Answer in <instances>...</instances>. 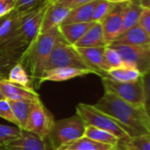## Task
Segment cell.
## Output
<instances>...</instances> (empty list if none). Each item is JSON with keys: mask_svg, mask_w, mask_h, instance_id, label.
I'll return each instance as SVG.
<instances>
[{"mask_svg": "<svg viewBox=\"0 0 150 150\" xmlns=\"http://www.w3.org/2000/svg\"><path fill=\"white\" fill-rule=\"evenodd\" d=\"M94 106L115 119L131 138L149 135L150 117L146 108L132 106L108 91H104L103 96Z\"/></svg>", "mask_w": 150, "mask_h": 150, "instance_id": "6da1fadb", "label": "cell"}, {"mask_svg": "<svg viewBox=\"0 0 150 150\" xmlns=\"http://www.w3.org/2000/svg\"><path fill=\"white\" fill-rule=\"evenodd\" d=\"M60 35L58 27L45 33H40L21 57L19 63L22 64L29 75L34 88H40L41 78L48 58Z\"/></svg>", "mask_w": 150, "mask_h": 150, "instance_id": "7a4b0ae2", "label": "cell"}, {"mask_svg": "<svg viewBox=\"0 0 150 150\" xmlns=\"http://www.w3.org/2000/svg\"><path fill=\"white\" fill-rule=\"evenodd\" d=\"M76 114L81 117L86 126L104 130L116 136L121 141L131 139L121 125L107 114L97 110L94 105L79 103L76 107Z\"/></svg>", "mask_w": 150, "mask_h": 150, "instance_id": "3957f363", "label": "cell"}, {"mask_svg": "<svg viewBox=\"0 0 150 150\" xmlns=\"http://www.w3.org/2000/svg\"><path fill=\"white\" fill-rule=\"evenodd\" d=\"M59 67H71L81 70H86L91 73L96 74L95 71L92 70L82 59L76 48L69 44L65 40L59 36L57 39L45 66V70H51ZM44 72V71H43Z\"/></svg>", "mask_w": 150, "mask_h": 150, "instance_id": "277c9868", "label": "cell"}, {"mask_svg": "<svg viewBox=\"0 0 150 150\" xmlns=\"http://www.w3.org/2000/svg\"><path fill=\"white\" fill-rule=\"evenodd\" d=\"M86 125L79 115L55 121L48 136L52 150L57 149L62 145L78 139L85 136Z\"/></svg>", "mask_w": 150, "mask_h": 150, "instance_id": "5b68a950", "label": "cell"}, {"mask_svg": "<svg viewBox=\"0 0 150 150\" xmlns=\"http://www.w3.org/2000/svg\"><path fill=\"white\" fill-rule=\"evenodd\" d=\"M102 82L104 91L110 92L138 108H145L146 97L143 77L134 82H117L108 78H103Z\"/></svg>", "mask_w": 150, "mask_h": 150, "instance_id": "8992f818", "label": "cell"}, {"mask_svg": "<svg viewBox=\"0 0 150 150\" xmlns=\"http://www.w3.org/2000/svg\"><path fill=\"white\" fill-rule=\"evenodd\" d=\"M121 56L124 65L137 69L143 76L150 71V43L139 46L109 45Z\"/></svg>", "mask_w": 150, "mask_h": 150, "instance_id": "52a82bcc", "label": "cell"}, {"mask_svg": "<svg viewBox=\"0 0 150 150\" xmlns=\"http://www.w3.org/2000/svg\"><path fill=\"white\" fill-rule=\"evenodd\" d=\"M54 123L55 120L52 114L46 109L39 98L34 102L25 130L45 139H48Z\"/></svg>", "mask_w": 150, "mask_h": 150, "instance_id": "ba28073f", "label": "cell"}, {"mask_svg": "<svg viewBox=\"0 0 150 150\" xmlns=\"http://www.w3.org/2000/svg\"><path fill=\"white\" fill-rule=\"evenodd\" d=\"M50 4V0H47L42 5L31 11L22 12L23 18L20 29V36L28 47L40 34L44 13Z\"/></svg>", "mask_w": 150, "mask_h": 150, "instance_id": "9c48e42d", "label": "cell"}, {"mask_svg": "<svg viewBox=\"0 0 150 150\" xmlns=\"http://www.w3.org/2000/svg\"><path fill=\"white\" fill-rule=\"evenodd\" d=\"M48 139H42L26 130H22L20 137L0 142V150H50ZM52 150V149H51Z\"/></svg>", "mask_w": 150, "mask_h": 150, "instance_id": "30bf717a", "label": "cell"}, {"mask_svg": "<svg viewBox=\"0 0 150 150\" xmlns=\"http://www.w3.org/2000/svg\"><path fill=\"white\" fill-rule=\"evenodd\" d=\"M125 4H115L112 10L101 22L104 41L107 46L110 45L121 34L123 26V14L125 8Z\"/></svg>", "mask_w": 150, "mask_h": 150, "instance_id": "8fae6325", "label": "cell"}, {"mask_svg": "<svg viewBox=\"0 0 150 150\" xmlns=\"http://www.w3.org/2000/svg\"><path fill=\"white\" fill-rule=\"evenodd\" d=\"M104 48H76L84 62L102 79L107 77V72L110 70L104 60Z\"/></svg>", "mask_w": 150, "mask_h": 150, "instance_id": "7c38bea8", "label": "cell"}, {"mask_svg": "<svg viewBox=\"0 0 150 150\" xmlns=\"http://www.w3.org/2000/svg\"><path fill=\"white\" fill-rule=\"evenodd\" d=\"M0 90L3 93L5 98L10 101H35L40 98L39 95L34 88H24L12 83L7 80L0 81Z\"/></svg>", "mask_w": 150, "mask_h": 150, "instance_id": "4fadbf2b", "label": "cell"}, {"mask_svg": "<svg viewBox=\"0 0 150 150\" xmlns=\"http://www.w3.org/2000/svg\"><path fill=\"white\" fill-rule=\"evenodd\" d=\"M71 9L67 7L51 3L44 13L40 33H45L54 28L59 27L67 17Z\"/></svg>", "mask_w": 150, "mask_h": 150, "instance_id": "5bb4252c", "label": "cell"}, {"mask_svg": "<svg viewBox=\"0 0 150 150\" xmlns=\"http://www.w3.org/2000/svg\"><path fill=\"white\" fill-rule=\"evenodd\" d=\"M23 13L13 10L6 15L0 25V44L20 35Z\"/></svg>", "mask_w": 150, "mask_h": 150, "instance_id": "9a60e30c", "label": "cell"}, {"mask_svg": "<svg viewBox=\"0 0 150 150\" xmlns=\"http://www.w3.org/2000/svg\"><path fill=\"white\" fill-rule=\"evenodd\" d=\"M91 73L88 71L71 68V67H59L51 70L44 71L41 78L40 83L45 81H64L76 77L84 76V75Z\"/></svg>", "mask_w": 150, "mask_h": 150, "instance_id": "2e32d148", "label": "cell"}, {"mask_svg": "<svg viewBox=\"0 0 150 150\" xmlns=\"http://www.w3.org/2000/svg\"><path fill=\"white\" fill-rule=\"evenodd\" d=\"M150 43L149 35L139 27V24L121 34L110 45L139 46Z\"/></svg>", "mask_w": 150, "mask_h": 150, "instance_id": "e0dca14e", "label": "cell"}, {"mask_svg": "<svg viewBox=\"0 0 150 150\" xmlns=\"http://www.w3.org/2000/svg\"><path fill=\"white\" fill-rule=\"evenodd\" d=\"M94 22L85 23H71V24H61L58 27L60 35L69 44L74 46L79 42L88 30L93 26Z\"/></svg>", "mask_w": 150, "mask_h": 150, "instance_id": "ac0fdd59", "label": "cell"}, {"mask_svg": "<svg viewBox=\"0 0 150 150\" xmlns=\"http://www.w3.org/2000/svg\"><path fill=\"white\" fill-rule=\"evenodd\" d=\"M106 46L102 25L98 22H94L83 37L74 44L75 48H104Z\"/></svg>", "mask_w": 150, "mask_h": 150, "instance_id": "d6986e66", "label": "cell"}, {"mask_svg": "<svg viewBox=\"0 0 150 150\" xmlns=\"http://www.w3.org/2000/svg\"><path fill=\"white\" fill-rule=\"evenodd\" d=\"M97 1L98 0H95V1L71 9L62 24L92 22V17Z\"/></svg>", "mask_w": 150, "mask_h": 150, "instance_id": "ffe728a7", "label": "cell"}, {"mask_svg": "<svg viewBox=\"0 0 150 150\" xmlns=\"http://www.w3.org/2000/svg\"><path fill=\"white\" fill-rule=\"evenodd\" d=\"M114 147L111 145L100 143L83 136L62 145L56 150H110Z\"/></svg>", "mask_w": 150, "mask_h": 150, "instance_id": "44dd1931", "label": "cell"}, {"mask_svg": "<svg viewBox=\"0 0 150 150\" xmlns=\"http://www.w3.org/2000/svg\"><path fill=\"white\" fill-rule=\"evenodd\" d=\"M142 77L143 75L137 69L124 65L110 69L107 72L106 78L117 82H134Z\"/></svg>", "mask_w": 150, "mask_h": 150, "instance_id": "7402d4cb", "label": "cell"}, {"mask_svg": "<svg viewBox=\"0 0 150 150\" xmlns=\"http://www.w3.org/2000/svg\"><path fill=\"white\" fill-rule=\"evenodd\" d=\"M13 116L18 122V127L21 130H25L26 125L28 119L29 113L33 107L35 101L22 100V101H10L8 100Z\"/></svg>", "mask_w": 150, "mask_h": 150, "instance_id": "603a6c76", "label": "cell"}, {"mask_svg": "<svg viewBox=\"0 0 150 150\" xmlns=\"http://www.w3.org/2000/svg\"><path fill=\"white\" fill-rule=\"evenodd\" d=\"M23 51L0 50V81L7 80L11 68L20 62Z\"/></svg>", "mask_w": 150, "mask_h": 150, "instance_id": "cb8c5ba5", "label": "cell"}, {"mask_svg": "<svg viewBox=\"0 0 150 150\" xmlns=\"http://www.w3.org/2000/svg\"><path fill=\"white\" fill-rule=\"evenodd\" d=\"M143 10L144 9L136 2H134L133 0L126 3L123 14V26H122L121 34L133 28L139 23Z\"/></svg>", "mask_w": 150, "mask_h": 150, "instance_id": "d4e9b609", "label": "cell"}, {"mask_svg": "<svg viewBox=\"0 0 150 150\" xmlns=\"http://www.w3.org/2000/svg\"><path fill=\"white\" fill-rule=\"evenodd\" d=\"M85 136L90 139L95 140V141L103 143V144L111 145L115 147H117L121 141L119 139H117L113 134H111L104 130L98 129V128H96L93 126H86Z\"/></svg>", "mask_w": 150, "mask_h": 150, "instance_id": "484cf974", "label": "cell"}, {"mask_svg": "<svg viewBox=\"0 0 150 150\" xmlns=\"http://www.w3.org/2000/svg\"><path fill=\"white\" fill-rule=\"evenodd\" d=\"M7 81L12 83L24 87V88H34L29 75L28 74L27 71L22 66V64L20 63H17L11 68L9 74H8Z\"/></svg>", "mask_w": 150, "mask_h": 150, "instance_id": "4316f807", "label": "cell"}, {"mask_svg": "<svg viewBox=\"0 0 150 150\" xmlns=\"http://www.w3.org/2000/svg\"><path fill=\"white\" fill-rule=\"evenodd\" d=\"M119 147L123 150H150V136L141 135L120 141Z\"/></svg>", "mask_w": 150, "mask_h": 150, "instance_id": "83f0119b", "label": "cell"}, {"mask_svg": "<svg viewBox=\"0 0 150 150\" xmlns=\"http://www.w3.org/2000/svg\"><path fill=\"white\" fill-rule=\"evenodd\" d=\"M115 4L109 2L108 0H98L97 4L95 7L92 22L101 23L103 20L109 14V13L112 10Z\"/></svg>", "mask_w": 150, "mask_h": 150, "instance_id": "f1b7e54d", "label": "cell"}, {"mask_svg": "<svg viewBox=\"0 0 150 150\" xmlns=\"http://www.w3.org/2000/svg\"><path fill=\"white\" fill-rule=\"evenodd\" d=\"M104 60L110 69L124 66L123 60L119 53L111 46H106L103 51Z\"/></svg>", "mask_w": 150, "mask_h": 150, "instance_id": "f546056e", "label": "cell"}, {"mask_svg": "<svg viewBox=\"0 0 150 150\" xmlns=\"http://www.w3.org/2000/svg\"><path fill=\"white\" fill-rule=\"evenodd\" d=\"M22 130L17 126H10L0 124V142L13 139L21 136Z\"/></svg>", "mask_w": 150, "mask_h": 150, "instance_id": "4dcf8cb0", "label": "cell"}, {"mask_svg": "<svg viewBox=\"0 0 150 150\" xmlns=\"http://www.w3.org/2000/svg\"><path fill=\"white\" fill-rule=\"evenodd\" d=\"M45 1L47 0H16L15 10L18 12L31 11L42 5Z\"/></svg>", "mask_w": 150, "mask_h": 150, "instance_id": "1f68e13d", "label": "cell"}, {"mask_svg": "<svg viewBox=\"0 0 150 150\" xmlns=\"http://www.w3.org/2000/svg\"><path fill=\"white\" fill-rule=\"evenodd\" d=\"M0 117L5 118L6 120L13 123L16 125V126L18 127V122L15 118V117L13 116L11 105L8 102V100L5 99V100H0Z\"/></svg>", "mask_w": 150, "mask_h": 150, "instance_id": "d6a6232c", "label": "cell"}, {"mask_svg": "<svg viewBox=\"0 0 150 150\" xmlns=\"http://www.w3.org/2000/svg\"><path fill=\"white\" fill-rule=\"evenodd\" d=\"M92 1H95V0H55L53 3L61 6L67 7L71 10L75 7H78L80 6L88 4Z\"/></svg>", "mask_w": 150, "mask_h": 150, "instance_id": "836d02e7", "label": "cell"}, {"mask_svg": "<svg viewBox=\"0 0 150 150\" xmlns=\"http://www.w3.org/2000/svg\"><path fill=\"white\" fill-rule=\"evenodd\" d=\"M15 10V0H0V18Z\"/></svg>", "mask_w": 150, "mask_h": 150, "instance_id": "e575fe53", "label": "cell"}, {"mask_svg": "<svg viewBox=\"0 0 150 150\" xmlns=\"http://www.w3.org/2000/svg\"><path fill=\"white\" fill-rule=\"evenodd\" d=\"M138 24L150 37V10H143Z\"/></svg>", "mask_w": 150, "mask_h": 150, "instance_id": "d590c367", "label": "cell"}, {"mask_svg": "<svg viewBox=\"0 0 150 150\" xmlns=\"http://www.w3.org/2000/svg\"><path fill=\"white\" fill-rule=\"evenodd\" d=\"M143 84H144L145 97H146L145 107H150V71L143 76Z\"/></svg>", "mask_w": 150, "mask_h": 150, "instance_id": "8d00e7d4", "label": "cell"}, {"mask_svg": "<svg viewBox=\"0 0 150 150\" xmlns=\"http://www.w3.org/2000/svg\"><path fill=\"white\" fill-rule=\"evenodd\" d=\"M138 5H139L143 9L150 10V0H133Z\"/></svg>", "mask_w": 150, "mask_h": 150, "instance_id": "74e56055", "label": "cell"}, {"mask_svg": "<svg viewBox=\"0 0 150 150\" xmlns=\"http://www.w3.org/2000/svg\"><path fill=\"white\" fill-rule=\"evenodd\" d=\"M108 1L113 4H125L132 1V0H108Z\"/></svg>", "mask_w": 150, "mask_h": 150, "instance_id": "f35d334b", "label": "cell"}, {"mask_svg": "<svg viewBox=\"0 0 150 150\" xmlns=\"http://www.w3.org/2000/svg\"><path fill=\"white\" fill-rule=\"evenodd\" d=\"M146 108V113L148 115V117H150V107H145Z\"/></svg>", "mask_w": 150, "mask_h": 150, "instance_id": "ab89813d", "label": "cell"}, {"mask_svg": "<svg viewBox=\"0 0 150 150\" xmlns=\"http://www.w3.org/2000/svg\"><path fill=\"white\" fill-rule=\"evenodd\" d=\"M6 98H5V96H4V95H3V93L1 92V90H0V100H5Z\"/></svg>", "mask_w": 150, "mask_h": 150, "instance_id": "60d3db41", "label": "cell"}, {"mask_svg": "<svg viewBox=\"0 0 150 150\" xmlns=\"http://www.w3.org/2000/svg\"><path fill=\"white\" fill-rule=\"evenodd\" d=\"M110 150H122V148L119 147V146H117V147H114V148H112V149H110Z\"/></svg>", "mask_w": 150, "mask_h": 150, "instance_id": "b9f144b4", "label": "cell"}, {"mask_svg": "<svg viewBox=\"0 0 150 150\" xmlns=\"http://www.w3.org/2000/svg\"><path fill=\"white\" fill-rule=\"evenodd\" d=\"M6 17V16H5ZM5 17H3V18H0V25H1V23L3 22V21H4V19H5Z\"/></svg>", "mask_w": 150, "mask_h": 150, "instance_id": "7bdbcfd3", "label": "cell"}, {"mask_svg": "<svg viewBox=\"0 0 150 150\" xmlns=\"http://www.w3.org/2000/svg\"><path fill=\"white\" fill-rule=\"evenodd\" d=\"M54 1H55V0H50V2H51V3H53Z\"/></svg>", "mask_w": 150, "mask_h": 150, "instance_id": "ee69618b", "label": "cell"}, {"mask_svg": "<svg viewBox=\"0 0 150 150\" xmlns=\"http://www.w3.org/2000/svg\"><path fill=\"white\" fill-rule=\"evenodd\" d=\"M149 136H150V131H149Z\"/></svg>", "mask_w": 150, "mask_h": 150, "instance_id": "f6af8a7d", "label": "cell"}, {"mask_svg": "<svg viewBox=\"0 0 150 150\" xmlns=\"http://www.w3.org/2000/svg\"><path fill=\"white\" fill-rule=\"evenodd\" d=\"M15 2H16V0H15Z\"/></svg>", "mask_w": 150, "mask_h": 150, "instance_id": "bcb514c9", "label": "cell"}, {"mask_svg": "<svg viewBox=\"0 0 150 150\" xmlns=\"http://www.w3.org/2000/svg\"><path fill=\"white\" fill-rule=\"evenodd\" d=\"M122 150H123V149H122Z\"/></svg>", "mask_w": 150, "mask_h": 150, "instance_id": "7dc6e473", "label": "cell"}]
</instances>
